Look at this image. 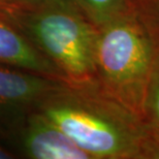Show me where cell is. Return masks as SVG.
Instances as JSON below:
<instances>
[{"instance_id":"1","label":"cell","mask_w":159,"mask_h":159,"mask_svg":"<svg viewBox=\"0 0 159 159\" xmlns=\"http://www.w3.org/2000/svg\"><path fill=\"white\" fill-rule=\"evenodd\" d=\"M39 111L91 159H142L144 124L99 87L63 84L43 98Z\"/></svg>"},{"instance_id":"2","label":"cell","mask_w":159,"mask_h":159,"mask_svg":"<svg viewBox=\"0 0 159 159\" xmlns=\"http://www.w3.org/2000/svg\"><path fill=\"white\" fill-rule=\"evenodd\" d=\"M51 62L66 85L98 87V27L77 4H55L34 11H0Z\"/></svg>"},{"instance_id":"3","label":"cell","mask_w":159,"mask_h":159,"mask_svg":"<svg viewBox=\"0 0 159 159\" xmlns=\"http://www.w3.org/2000/svg\"><path fill=\"white\" fill-rule=\"evenodd\" d=\"M156 43L131 9L98 28V87L144 120Z\"/></svg>"},{"instance_id":"4","label":"cell","mask_w":159,"mask_h":159,"mask_svg":"<svg viewBox=\"0 0 159 159\" xmlns=\"http://www.w3.org/2000/svg\"><path fill=\"white\" fill-rule=\"evenodd\" d=\"M63 84L65 83L61 80L0 64V112H31Z\"/></svg>"},{"instance_id":"5","label":"cell","mask_w":159,"mask_h":159,"mask_svg":"<svg viewBox=\"0 0 159 159\" xmlns=\"http://www.w3.org/2000/svg\"><path fill=\"white\" fill-rule=\"evenodd\" d=\"M25 153L33 159H91L61 129L33 110L27 117L23 135Z\"/></svg>"},{"instance_id":"6","label":"cell","mask_w":159,"mask_h":159,"mask_svg":"<svg viewBox=\"0 0 159 159\" xmlns=\"http://www.w3.org/2000/svg\"><path fill=\"white\" fill-rule=\"evenodd\" d=\"M0 64L61 80L58 71L11 24L0 17ZM63 82V81H62Z\"/></svg>"},{"instance_id":"7","label":"cell","mask_w":159,"mask_h":159,"mask_svg":"<svg viewBox=\"0 0 159 159\" xmlns=\"http://www.w3.org/2000/svg\"><path fill=\"white\" fill-rule=\"evenodd\" d=\"M75 3L98 28L130 11L128 0H75Z\"/></svg>"},{"instance_id":"8","label":"cell","mask_w":159,"mask_h":159,"mask_svg":"<svg viewBox=\"0 0 159 159\" xmlns=\"http://www.w3.org/2000/svg\"><path fill=\"white\" fill-rule=\"evenodd\" d=\"M143 123L146 129L159 134V43H156V53Z\"/></svg>"},{"instance_id":"9","label":"cell","mask_w":159,"mask_h":159,"mask_svg":"<svg viewBox=\"0 0 159 159\" xmlns=\"http://www.w3.org/2000/svg\"><path fill=\"white\" fill-rule=\"evenodd\" d=\"M130 9L159 43V0H128Z\"/></svg>"},{"instance_id":"10","label":"cell","mask_w":159,"mask_h":159,"mask_svg":"<svg viewBox=\"0 0 159 159\" xmlns=\"http://www.w3.org/2000/svg\"><path fill=\"white\" fill-rule=\"evenodd\" d=\"M55 4H77L75 0H0V11H34Z\"/></svg>"},{"instance_id":"11","label":"cell","mask_w":159,"mask_h":159,"mask_svg":"<svg viewBox=\"0 0 159 159\" xmlns=\"http://www.w3.org/2000/svg\"><path fill=\"white\" fill-rule=\"evenodd\" d=\"M9 159V158H12V156L11 155V153H8L7 151L3 150L2 148H0V159Z\"/></svg>"}]
</instances>
